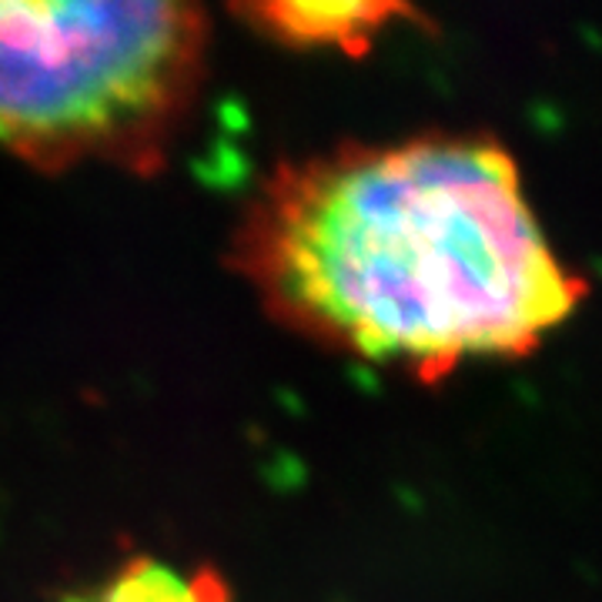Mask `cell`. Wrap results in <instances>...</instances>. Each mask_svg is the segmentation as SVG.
<instances>
[{
    "label": "cell",
    "mask_w": 602,
    "mask_h": 602,
    "mask_svg": "<svg viewBox=\"0 0 602 602\" xmlns=\"http://www.w3.org/2000/svg\"><path fill=\"white\" fill-rule=\"evenodd\" d=\"M238 268L294 332L416 372L533 348L579 298L513 158L479 138L281 168L241 222Z\"/></svg>",
    "instance_id": "cell-1"
},
{
    "label": "cell",
    "mask_w": 602,
    "mask_h": 602,
    "mask_svg": "<svg viewBox=\"0 0 602 602\" xmlns=\"http://www.w3.org/2000/svg\"><path fill=\"white\" fill-rule=\"evenodd\" d=\"M187 4L0 0V144L41 168L161 161L205 71Z\"/></svg>",
    "instance_id": "cell-2"
},
{
    "label": "cell",
    "mask_w": 602,
    "mask_h": 602,
    "mask_svg": "<svg viewBox=\"0 0 602 602\" xmlns=\"http://www.w3.org/2000/svg\"><path fill=\"white\" fill-rule=\"evenodd\" d=\"M255 28L298 47L368 51L388 21L406 14L398 4H258L241 11Z\"/></svg>",
    "instance_id": "cell-3"
},
{
    "label": "cell",
    "mask_w": 602,
    "mask_h": 602,
    "mask_svg": "<svg viewBox=\"0 0 602 602\" xmlns=\"http://www.w3.org/2000/svg\"><path fill=\"white\" fill-rule=\"evenodd\" d=\"M100 602H232V599L228 585L215 572L184 576L154 559H131L108 579Z\"/></svg>",
    "instance_id": "cell-4"
}]
</instances>
